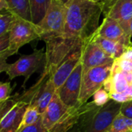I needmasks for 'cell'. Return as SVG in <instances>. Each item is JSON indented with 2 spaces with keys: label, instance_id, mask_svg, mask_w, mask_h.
<instances>
[{
  "label": "cell",
  "instance_id": "f1b7e54d",
  "mask_svg": "<svg viewBox=\"0 0 132 132\" xmlns=\"http://www.w3.org/2000/svg\"><path fill=\"white\" fill-rule=\"evenodd\" d=\"M9 46V33L0 35V52L6 50Z\"/></svg>",
  "mask_w": 132,
  "mask_h": 132
},
{
  "label": "cell",
  "instance_id": "ba28073f",
  "mask_svg": "<svg viewBox=\"0 0 132 132\" xmlns=\"http://www.w3.org/2000/svg\"><path fill=\"white\" fill-rule=\"evenodd\" d=\"M104 4V16H109L117 20L125 32L131 36L130 21L132 19V0H108Z\"/></svg>",
  "mask_w": 132,
  "mask_h": 132
},
{
  "label": "cell",
  "instance_id": "44dd1931",
  "mask_svg": "<svg viewBox=\"0 0 132 132\" xmlns=\"http://www.w3.org/2000/svg\"><path fill=\"white\" fill-rule=\"evenodd\" d=\"M17 19V15L10 12L0 13V35L9 33Z\"/></svg>",
  "mask_w": 132,
  "mask_h": 132
},
{
  "label": "cell",
  "instance_id": "7402d4cb",
  "mask_svg": "<svg viewBox=\"0 0 132 132\" xmlns=\"http://www.w3.org/2000/svg\"><path fill=\"white\" fill-rule=\"evenodd\" d=\"M41 115L42 114L39 112V111L36 108L29 105L24 114V117H23L22 124L19 127V131L27 126L32 125L35 123H36L39 121V119L41 118Z\"/></svg>",
  "mask_w": 132,
  "mask_h": 132
},
{
  "label": "cell",
  "instance_id": "836d02e7",
  "mask_svg": "<svg viewBox=\"0 0 132 132\" xmlns=\"http://www.w3.org/2000/svg\"><path fill=\"white\" fill-rule=\"evenodd\" d=\"M130 35L132 37V19L130 21Z\"/></svg>",
  "mask_w": 132,
  "mask_h": 132
},
{
  "label": "cell",
  "instance_id": "7c38bea8",
  "mask_svg": "<svg viewBox=\"0 0 132 132\" xmlns=\"http://www.w3.org/2000/svg\"><path fill=\"white\" fill-rule=\"evenodd\" d=\"M94 34L101 37L121 43L132 48L131 37L125 32L117 20L109 16H104L101 24L99 26Z\"/></svg>",
  "mask_w": 132,
  "mask_h": 132
},
{
  "label": "cell",
  "instance_id": "30bf717a",
  "mask_svg": "<svg viewBox=\"0 0 132 132\" xmlns=\"http://www.w3.org/2000/svg\"><path fill=\"white\" fill-rule=\"evenodd\" d=\"M114 60H115L108 55L91 37L86 42L84 48L82 56L83 75L93 67L112 63Z\"/></svg>",
  "mask_w": 132,
  "mask_h": 132
},
{
  "label": "cell",
  "instance_id": "52a82bcc",
  "mask_svg": "<svg viewBox=\"0 0 132 132\" xmlns=\"http://www.w3.org/2000/svg\"><path fill=\"white\" fill-rule=\"evenodd\" d=\"M82 61L77 66L63 84L56 90L61 101L69 108L78 107V99L80 93L83 79Z\"/></svg>",
  "mask_w": 132,
  "mask_h": 132
},
{
  "label": "cell",
  "instance_id": "2e32d148",
  "mask_svg": "<svg viewBox=\"0 0 132 132\" xmlns=\"http://www.w3.org/2000/svg\"><path fill=\"white\" fill-rule=\"evenodd\" d=\"M92 39L108 55L114 60L120 58L128 50L131 49V47H128L121 43L101 37L96 36L95 34L93 35Z\"/></svg>",
  "mask_w": 132,
  "mask_h": 132
},
{
  "label": "cell",
  "instance_id": "d4e9b609",
  "mask_svg": "<svg viewBox=\"0 0 132 132\" xmlns=\"http://www.w3.org/2000/svg\"><path fill=\"white\" fill-rule=\"evenodd\" d=\"M19 132H49L43 125L41 118L39 119V121L35 123L32 125L27 126L22 130H20Z\"/></svg>",
  "mask_w": 132,
  "mask_h": 132
},
{
  "label": "cell",
  "instance_id": "4316f807",
  "mask_svg": "<svg viewBox=\"0 0 132 132\" xmlns=\"http://www.w3.org/2000/svg\"><path fill=\"white\" fill-rule=\"evenodd\" d=\"M110 97L111 100H114L121 104L132 100V97L128 95L126 93H112L110 94Z\"/></svg>",
  "mask_w": 132,
  "mask_h": 132
},
{
  "label": "cell",
  "instance_id": "cb8c5ba5",
  "mask_svg": "<svg viewBox=\"0 0 132 132\" xmlns=\"http://www.w3.org/2000/svg\"><path fill=\"white\" fill-rule=\"evenodd\" d=\"M12 87L10 83H1L0 84V102H3L11 97Z\"/></svg>",
  "mask_w": 132,
  "mask_h": 132
},
{
  "label": "cell",
  "instance_id": "8d00e7d4",
  "mask_svg": "<svg viewBox=\"0 0 132 132\" xmlns=\"http://www.w3.org/2000/svg\"><path fill=\"white\" fill-rule=\"evenodd\" d=\"M131 61H132V60H131Z\"/></svg>",
  "mask_w": 132,
  "mask_h": 132
},
{
  "label": "cell",
  "instance_id": "83f0119b",
  "mask_svg": "<svg viewBox=\"0 0 132 132\" xmlns=\"http://www.w3.org/2000/svg\"><path fill=\"white\" fill-rule=\"evenodd\" d=\"M120 114L126 118L132 119V100L121 104Z\"/></svg>",
  "mask_w": 132,
  "mask_h": 132
},
{
  "label": "cell",
  "instance_id": "1f68e13d",
  "mask_svg": "<svg viewBox=\"0 0 132 132\" xmlns=\"http://www.w3.org/2000/svg\"><path fill=\"white\" fill-rule=\"evenodd\" d=\"M125 93H126L128 95H129L131 97H132V84H130V85H129L128 88L127 89V90H126Z\"/></svg>",
  "mask_w": 132,
  "mask_h": 132
},
{
  "label": "cell",
  "instance_id": "d6a6232c",
  "mask_svg": "<svg viewBox=\"0 0 132 132\" xmlns=\"http://www.w3.org/2000/svg\"><path fill=\"white\" fill-rule=\"evenodd\" d=\"M90 1L94 2H98V3H100V2H107V1H108V0H90Z\"/></svg>",
  "mask_w": 132,
  "mask_h": 132
},
{
  "label": "cell",
  "instance_id": "e575fe53",
  "mask_svg": "<svg viewBox=\"0 0 132 132\" xmlns=\"http://www.w3.org/2000/svg\"><path fill=\"white\" fill-rule=\"evenodd\" d=\"M68 132H80V131H78V129H77V128L76 127H74V128H73V129H71V130H70V131H68Z\"/></svg>",
  "mask_w": 132,
  "mask_h": 132
},
{
  "label": "cell",
  "instance_id": "d590c367",
  "mask_svg": "<svg viewBox=\"0 0 132 132\" xmlns=\"http://www.w3.org/2000/svg\"><path fill=\"white\" fill-rule=\"evenodd\" d=\"M61 1H62L64 4H67V3L70 2V0H61Z\"/></svg>",
  "mask_w": 132,
  "mask_h": 132
},
{
  "label": "cell",
  "instance_id": "ffe728a7",
  "mask_svg": "<svg viewBox=\"0 0 132 132\" xmlns=\"http://www.w3.org/2000/svg\"><path fill=\"white\" fill-rule=\"evenodd\" d=\"M105 132H132V119L119 114Z\"/></svg>",
  "mask_w": 132,
  "mask_h": 132
},
{
  "label": "cell",
  "instance_id": "603a6c76",
  "mask_svg": "<svg viewBox=\"0 0 132 132\" xmlns=\"http://www.w3.org/2000/svg\"><path fill=\"white\" fill-rule=\"evenodd\" d=\"M93 97H94L93 101L95 103L96 105L99 107H102L105 105L111 100L109 93L105 89H104V87L101 88L97 92H95Z\"/></svg>",
  "mask_w": 132,
  "mask_h": 132
},
{
  "label": "cell",
  "instance_id": "8992f818",
  "mask_svg": "<svg viewBox=\"0 0 132 132\" xmlns=\"http://www.w3.org/2000/svg\"><path fill=\"white\" fill-rule=\"evenodd\" d=\"M113 63H108L90 69L83 75L80 93L78 99V105L87 103L95 92L104 87V83L110 77Z\"/></svg>",
  "mask_w": 132,
  "mask_h": 132
},
{
  "label": "cell",
  "instance_id": "4fadbf2b",
  "mask_svg": "<svg viewBox=\"0 0 132 132\" xmlns=\"http://www.w3.org/2000/svg\"><path fill=\"white\" fill-rule=\"evenodd\" d=\"M67 107L56 93L46 108V111L41 115V121L43 127L49 131H50L68 111Z\"/></svg>",
  "mask_w": 132,
  "mask_h": 132
},
{
  "label": "cell",
  "instance_id": "3957f363",
  "mask_svg": "<svg viewBox=\"0 0 132 132\" xmlns=\"http://www.w3.org/2000/svg\"><path fill=\"white\" fill-rule=\"evenodd\" d=\"M9 36V48L5 51L0 52V68L7 63L6 60L8 57L17 53L22 46L33 40L40 39L41 32L37 24L17 15L16 21L10 30Z\"/></svg>",
  "mask_w": 132,
  "mask_h": 132
},
{
  "label": "cell",
  "instance_id": "ac0fdd59",
  "mask_svg": "<svg viewBox=\"0 0 132 132\" xmlns=\"http://www.w3.org/2000/svg\"><path fill=\"white\" fill-rule=\"evenodd\" d=\"M9 12L26 19L32 21L29 0H6Z\"/></svg>",
  "mask_w": 132,
  "mask_h": 132
},
{
  "label": "cell",
  "instance_id": "277c9868",
  "mask_svg": "<svg viewBox=\"0 0 132 132\" xmlns=\"http://www.w3.org/2000/svg\"><path fill=\"white\" fill-rule=\"evenodd\" d=\"M46 65V52L43 50H35L29 55L21 56L15 63H6L0 68V72H5L9 80L17 77H25L26 80L36 72L44 70Z\"/></svg>",
  "mask_w": 132,
  "mask_h": 132
},
{
  "label": "cell",
  "instance_id": "8fae6325",
  "mask_svg": "<svg viewBox=\"0 0 132 132\" xmlns=\"http://www.w3.org/2000/svg\"><path fill=\"white\" fill-rule=\"evenodd\" d=\"M37 82L39 84L38 89L30 105L36 108L43 114L56 93V89L50 74L43 73Z\"/></svg>",
  "mask_w": 132,
  "mask_h": 132
},
{
  "label": "cell",
  "instance_id": "6da1fadb",
  "mask_svg": "<svg viewBox=\"0 0 132 132\" xmlns=\"http://www.w3.org/2000/svg\"><path fill=\"white\" fill-rule=\"evenodd\" d=\"M66 5L67 18L62 36L84 42L90 39L100 26L99 20L104 10V2L70 0Z\"/></svg>",
  "mask_w": 132,
  "mask_h": 132
},
{
  "label": "cell",
  "instance_id": "e0dca14e",
  "mask_svg": "<svg viewBox=\"0 0 132 132\" xmlns=\"http://www.w3.org/2000/svg\"><path fill=\"white\" fill-rule=\"evenodd\" d=\"M82 105L70 108L61 120L49 132H68L73 129L77 124L82 113Z\"/></svg>",
  "mask_w": 132,
  "mask_h": 132
},
{
  "label": "cell",
  "instance_id": "5bb4252c",
  "mask_svg": "<svg viewBox=\"0 0 132 132\" xmlns=\"http://www.w3.org/2000/svg\"><path fill=\"white\" fill-rule=\"evenodd\" d=\"M30 104L19 101L16 105L0 120V132H18L24 114Z\"/></svg>",
  "mask_w": 132,
  "mask_h": 132
},
{
  "label": "cell",
  "instance_id": "7a4b0ae2",
  "mask_svg": "<svg viewBox=\"0 0 132 132\" xmlns=\"http://www.w3.org/2000/svg\"><path fill=\"white\" fill-rule=\"evenodd\" d=\"M121 104L110 100L99 107L94 101L82 104V113L75 126L80 132H105L120 114Z\"/></svg>",
  "mask_w": 132,
  "mask_h": 132
},
{
  "label": "cell",
  "instance_id": "9c48e42d",
  "mask_svg": "<svg viewBox=\"0 0 132 132\" xmlns=\"http://www.w3.org/2000/svg\"><path fill=\"white\" fill-rule=\"evenodd\" d=\"M84 44H82L70 53L50 74L56 90L63 84L77 66L82 61Z\"/></svg>",
  "mask_w": 132,
  "mask_h": 132
},
{
  "label": "cell",
  "instance_id": "484cf974",
  "mask_svg": "<svg viewBox=\"0 0 132 132\" xmlns=\"http://www.w3.org/2000/svg\"><path fill=\"white\" fill-rule=\"evenodd\" d=\"M114 63L119 67V68L124 71H132V61L122 59V58H118L114 60Z\"/></svg>",
  "mask_w": 132,
  "mask_h": 132
},
{
  "label": "cell",
  "instance_id": "4dcf8cb0",
  "mask_svg": "<svg viewBox=\"0 0 132 132\" xmlns=\"http://www.w3.org/2000/svg\"><path fill=\"white\" fill-rule=\"evenodd\" d=\"M121 58L125 59V60H132V48L128 50L121 56Z\"/></svg>",
  "mask_w": 132,
  "mask_h": 132
},
{
  "label": "cell",
  "instance_id": "d6986e66",
  "mask_svg": "<svg viewBox=\"0 0 132 132\" xmlns=\"http://www.w3.org/2000/svg\"><path fill=\"white\" fill-rule=\"evenodd\" d=\"M53 0H29L32 22L38 24L45 16L49 6Z\"/></svg>",
  "mask_w": 132,
  "mask_h": 132
},
{
  "label": "cell",
  "instance_id": "5b68a950",
  "mask_svg": "<svg viewBox=\"0 0 132 132\" xmlns=\"http://www.w3.org/2000/svg\"><path fill=\"white\" fill-rule=\"evenodd\" d=\"M67 5L61 0H53L43 19L37 24L40 29V40L62 36L66 24Z\"/></svg>",
  "mask_w": 132,
  "mask_h": 132
},
{
  "label": "cell",
  "instance_id": "f546056e",
  "mask_svg": "<svg viewBox=\"0 0 132 132\" xmlns=\"http://www.w3.org/2000/svg\"><path fill=\"white\" fill-rule=\"evenodd\" d=\"M0 12H9V7L6 0H0Z\"/></svg>",
  "mask_w": 132,
  "mask_h": 132
},
{
  "label": "cell",
  "instance_id": "9a60e30c",
  "mask_svg": "<svg viewBox=\"0 0 132 132\" xmlns=\"http://www.w3.org/2000/svg\"><path fill=\"white\" fill-rule=\"evenodd\" d=\"M129 85L130 84L126 78L125 71L121 70L114 62L111 74L104 83V89H105L109 94L112 93H125Z\"/></svg>",
  "mask_w": 132,
  "mask_h": 132
}]
</instances>
